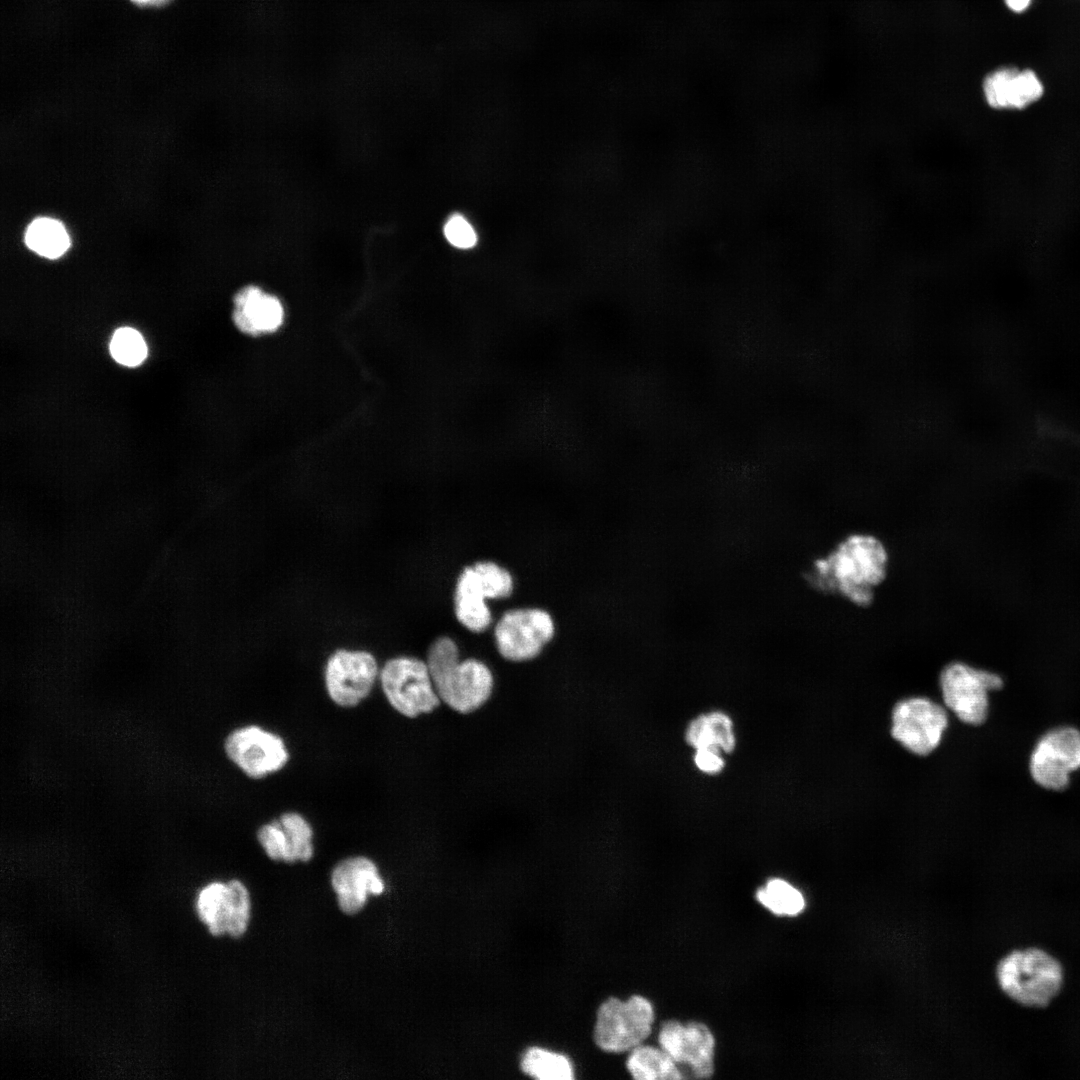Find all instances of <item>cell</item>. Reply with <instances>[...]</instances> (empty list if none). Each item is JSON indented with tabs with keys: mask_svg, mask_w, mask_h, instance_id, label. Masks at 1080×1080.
<instances>
[{
	"mask_svg": "<svg viewBox=\"0 0 1080 1080\" xmlns=\"http://www.w3.org/2000/svg\"><path fill=\"white\" fill-rule=\"evenodd\" d=\"M232 318L242 333L262 336L274 333L282 326L285 309L276 295L249 285L236 293Z\"/></svg>",
	"mask_w": 1080,
	"mask_h": 1080,
	"instance_id": "16",
	"label": "cell"
},
{
	"mask_svg": "<svg viewBox=\"0 0 1080 1080\" xmlns=\"http://www.w3.org/2000/svg\"><path fill=\"white\" fill-rule=\"evenodd\" d=\"M986 102L994 109L1021 110L1038 101L1044 87L1032 70L1000 68L984 80Z\"/></svg>",
	"mask_w": 1080,
	"mask_h": 1080,
	"instance_id": "17",
	"label": "cell"
},
{
	"mask_svg": "<svg viewBox=\"0 0 1080 1080\" xmlns=\"http://www.w3.org/2000/svg\"><path fill=\"white\" fill-rule=\"evenodd\" d=\"M654 1011L651 1003L640 995L627 1001L608 998L597 1011L594 1040L606 1052L633 1050L651 1033Z\"/></svg>",
	"mask_w": 1080,
	"mask_h": 1080,
	"instance_id": "5",
	"label": "cell"
},
{
	"mask_svg": "<svg viewBox=\"0 0 1080 1080\" xmlns=\"http://www.w3.org/2000/svg\"><path fill=\"white\" fill-rule=\"evenodd\" d=\"M888 562V550L879 538L853 533L814 561L808 581L818 591L837 593L856 606L866 607L887 576Z\"/></svg>",
	"mask_w": 1080,
	"mask_h": 1080,
	"instance_id": "1",
	"label": "cell"
},
{
	"mask_svg": "<svg viewBox=\"0 0 1080 1080\" xmlns=\"http://www.w3.org/2000/svg\"><path fill=\"white\" fill-rule=\"evenodd\" d=\"M197 912L208 926L211 934L242 936L250 918V898L245 885L239 880L228 883L212 882L204 887L197 898Z\"/></svg>",
	"mask_w": 1080,
	"mask_h": 1080,
	"instance_id": "12",
	"label": "cell"
},
{
	"mask_svg": "<svg viewBox=\"0 0 1080 1080\" xmlns=\"http://www.w3.org/2000/svg\"><path fill=\"white\" fill-rule=\"evenodd\" d=\"M1028 768L1032 780L1041 788L1066 789L1071 775L1080 770V730L1059 726L1045 732L1030 753Z\"/></svg>",
	"mask_w": 1080,
	"mask_h": 1080,
	"instance_id": "7",
	"label": "cell"
},
{
	"mask_svg": "<svg viewBox=\"0 0 1080 1080\" xmlns=\"http://www.w3.org/2000/svg\"><path fill=\"white\" fill-rule=\"evenodd\" d=\"M694 763L696 767L706 774H717L724 768V760L720 751L710 748L695 749Z\"/></svg>",
	"mask_w": 1080,
	"mask_h": 1080,
	"instance_id": "27",
	"label": "cell"
},
{
	"mask_svg": "<svg viewBox=\"0 0 1080 1080\" xmlns=\"http://www.w3.org/2000/svg\"><path fill=\"white\" fill-rule=\"evenodd\" d=\"M331 884L339 907L346 914L359 912L368 895H379L384 890L376 864L365 856L348 857L337 863L331 873Z\"/></svg>",
	"mask_w": 1080,
	"mask_h": 1080,
	"instance_id": "15",
	"label": "cell"
},
{
	"mask_svg": "<svg viewBox=\"0 0 1080 1080\" xmlns=\"http://www.w3.org/2000/svg\"><path fill=\"white\" fill-rule=\"evenodd\" d=\"M685 738L695 749L710 748L725 753L732 752L736 744L731 718L719 711L693 719L687 727Z\"/></svg>",
	"mask_w": 1080,
	"mask_h": 1080,
	"instance_id": "19",
	"label": "cell"
},
{
	"mask_svg": "<svg viewBox=\"0 0 1080 1080\" xmlns=\"http://www.w3.org/2000/svg\"><path fill=\"white\" fill-rule=\"evenodd\" d=\"M473 566L489 599H501L511 595L513 579L505 568L492 561L477 562Z\"/></svg>",
	"mask_w": 1080,
	"mask_h": 1080,
	"instance_id": "25",
	"label": "cell"
},
{
	"mask_svg": "<svg viewBox=\"0 0 1080 1080\" xmlns=\"http://www.w3.org/2000/svg\"><path fill=\"white\" fill-rule=\"evenodd\" d=\"M314 832L300 813L287 811L277 819L261 825L256 837L266 855L273 861L308 862L314 854Z\"/></svg>",
	"mask_w": 1080,
	"mask_h": 1080,
	"instance_id": "14",
	"label": "cell"
},
{
	"mask_svg": "<svg viewBox=\"0 0 1080 1080\" xmlns=\"http://www.w3.org/2000/svg\"><path fill=\"white\" fill-rule=\"evenodd\" d=\"M486 599L488 595L474 566L465 567L457 579L454 608L457 620L468 630L482 632L491 624Z\"/></svg>",
	"mask_w": 1080,
	"mask_h": 1080,
	"instance_id": "18",
	"label": "cell"
},
{
	"mask_svg": "<svg viewBox=\"0 0 1080 1080\" xmlns=\"http://www.w3.org/2000/svg\"><path fill=\"white\" fill-rule=\"evenodd\" d=\"M757 900L776 915L794 916L805 905L802 894L785 880L774 878L756 892Z\"/></svg>",
	"mask_w": 1080,
	"mask_h": 1080,
	"instance_id": "23",
	"label": "cell"
},
{
	"mask_svg": "<svg viewBox=\"0 0 1080 1080\" xmlns=\"http://www.w3.org/2000/svg\"><path fill=\"white\" fill-rule=\"evenodd\" d=\"M947 723L942 706L924 697L909 698L893 709L891 735L910 752L924 756L938 746Z\"/></svg>",
	"mask_w": 1080,
	"mask_h": 1080,
	"instance_id": "11",
	"label": "cell"
},
{
	"mask_svg": "<svg viewBox=\"0 0 1080 1080\" xmlns=\"http://www.w3.org/2000/svg\"><path fill=\"white\" fill-rule=\"evenodd\" d=\"M1002 990L1016 1002L1044 1007L1059 993L1063 972L1060 963L1043 950H1016L1003 958L997 968Z\"/></svg>",
	"mask_w": 1080,
	"mask_h": 1080,
	"instance_id": "3",
	"label": "cell"
},
{
	"mask_svg": "<svg viewBox=\"0 0 1080 1080\" xmlns=\"http://www.w3.org/2000/svg\"><path fill=\"white\" fill-rule=\"evenodd\" d=\"M443 231L447 241L456 248L469 249L477 243V234L473 226L461 214L451 215Z\"/></svg>",
	"mask_w": 1080,
	"mask_h": 1080,
	"instance_id": "26",
	"label": "cell"
},
{
	"mask_svg": "<svg viewBox=\"0 0 1080 1080\" xmlns=\"http://www.w3.org/2000/svg\"><path fill=\"white\" fill-rule=\"evenodd\" d=\"M379 680L389 705L405 718L430 714L441 704L426 661L416 657L397 656L387 660Z\"/></svg>",
	"mask_w": 1080,
	"mask_h": 1080,
	"instance_id": "4",
	"label": "cell"
},
{
	"mask_svg": "<svg viewBox=\"0 0 1080 1080\" xmlns=\"http://www.w3.org/2000/svg\"><path fill=\"white\" fill-rule=\"evenodd\" d=\"M522 1071L540 1080H571L573 1067L562 1054L534 1047L528 1049L521 1060Z\"/></svg>",
	"mask_w": 1080,
	"mask_h": 1080,
	"instance_id": "22",
	"label": "cell"
},
{
	"mask_svg": "<svg viewBox=\"0 0 1080 1080\" xmlns=\"http://www.w3.org/2000/svg\"><path fill=\"white\" fill-rule=\"evenodd\" d=\"M133 5L140 8H161L168 5L172 0H129Z\"/></svg>",
	"mask_w": 1080,
	"mask_h": 1080,
	"instance_id": "28",
	"label": "cell"
},
{
	"mask_svg": "<svg viewBox=\"0 0 1080 1080\" xmlns=\"http://www.w3.org/2000/svg\"><path fill=\"white\" fill-rule=\"evenodd\" d=\"M441 704L467 715L482 708L494 689L490 668L475 658L461 659L457 644L449 637L436 639L426 656Z\"/></svg>",
	"mask_w": 1080,
	"mask_h": 1080,
	"instance_id": "2",
	"label": "cell"
},
{
	"mask_svg": "<svg viewBox=\"0 0 1080 1080\" xmlns=\"http://www.w3.org/2000/svg\"><path fill=\"white\" fill-rule=\"evenodd\" d=\"M110 353L118 363L135 367L146 358L147 346L142 335L137 330L131 327H121L112 336Z\"/></svg>",
	"mask_w": 1080,
	"mask_h": 1080,
	"instance_id": "24",
	"label": "cell"
},
{
	"mask_svg": "<svg viewBox=\"0 0 1080 1080\" xmlns=\"http://www.w3.org/2000/svg\"><path fill=\"white\" fill-rule=\"evenodd\" d=\"M940 689L946 706L964 723L980 725L989 711V693L1000 689L996 674L963 662L947 664L940 673Z\"/></svg>",
	"mask_w": 1080,
	"mask_h": 1080,
	"instance_id": "6",
	"label": "cell"
},
{
	"mask_svg": "<svg viewBox=\"0 0 1080 1080\" xmlns=\"http://www.w3.org/2000/svg\"><path fill=\"white\" fill-rule=\"evenodd\" d=\"M626 1067L636 1080H679L683 1076L674 1060L660 1047L639 1045L626 1061Z\"/></svg>",
	"mask_w": 1080,
	"mask_h": 1080,
	"instance_id": "20",
	"label": "cell"
},
{
	"mask_svg": "<svg viewBox=\"0 0 1080 1080\" xmlns=\"http://www.w3.org/2000/svg\"><path fill=\"white\" fill-rule=\"evenodd\" d=\"M555 625L543 609L520 608L505 612L498 620L495 643L499 654L511 662L536 658L553 638Z\"/></svg>",
	"mask_w": 1080,
	"mask_h": 1080,
	"instance_id": "8",
	"label": "cell"
},
{
	"mask_svg": "<svg viewBox=\"0 0 1080 1080\" xmlns=\"http://www.w3.org/2000/svg\"><path fill=\"white\" fill-rule=\"evenodd\" d=\"M658 1042L676 1064L687 1066L694 1077L709 1078L713 1074L715 1039L706 1025L665 1021Z\"/></svg>",
	"mask_w": 1080,
	"mask_h": 1080,
	"instance_id": "13",
	"label": "cell"
},
{
	"mask_svg": "<svg viewBox=\"0 0 1080 1080\" xmlns=\"http://www.w3.org/2000/svg\"><path fill=\"white\" fill-rule=\"evenodd\" d=\"M374 655L366 650H335L324 667V684L331 701L352 708L366 699L379 676Z\"/></svg>",
	"mask_w": 1080,
	"mask_h": 1080,
	"instance_id": "9",
	"label": "cell"
},
{
	"mask_svg": "<svg viewBox=\"0 0 1080 1080\" xmlns=\"http://www.w3.org/2000/svg\"><path fill=\"white\" fill-rule=\"evenodd\" d=\"M1032 0H1005L1006 5L1014 12H1022L1030 5Z\"/></svg>",
	"mask_w": 1080,
	"mask_h": 1080,
	"instance_id": "29",
	"label": "cell"
},
{
	"mask_svg": "<svg viewBox=\"0 0 1080 1080\" xmlns=\"http://www.w3.org/2000/svg\"><path fill=\"white\" fill-rule=\"evenodd\" d=\"M24 240L30 250L48 259L61 257L70 247L65 226L50 217L34 219L26 229Z\"/></svg>",
	"mask_w": 1080,
	"mask_h": 1080,
	"instance_id": "21",
	"label": "cell"
},
{
	"mask_svg": "<svg viewBox=\"0 0 1080 1080\" xmlns=\"http://www.w3.org/2000/svg\"><path fill=\"white\" fill-rule=\"evenodd\" d=\"M224 748L227 757L252 779L276 773L289 761L283 738L258 725L233 730L227 736Z\"/></svg>",
	"mask_w": 1080,
	"mask_h": 1080,
	"instance_id": "10",
	"label": "cell"
}]
</instances>
